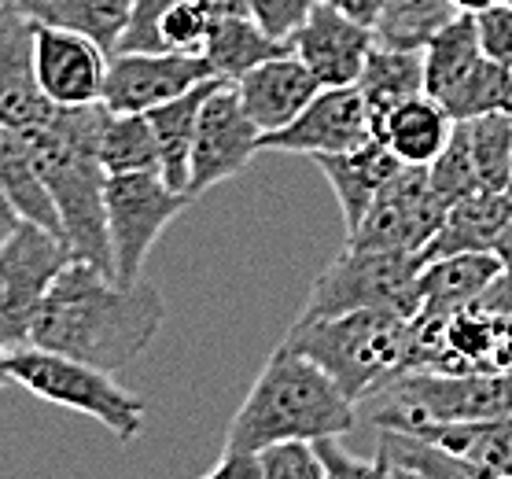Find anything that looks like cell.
I'll return each instance as SVG.
<instances>
[{
	"instance_id": "48",
	"label": "cell",
	"mask_w": 512,
	"mask_h": 479,
	"mask_svg": "<svg viewBox=\"0 0 512 479\" xmlns=\"http://www.w3.org/2000/svg\"><path fill=\"white\" fill-rule=\"evenodd\" d=\"M505 4H512V0H505Z\"/></svg>"
},
{
	"instance_id": "29",
	"label": "cell",
	"mask_w": 512,
	"mask_h": 479,
	"mask_svg": "<svg viewBox=\"0 0 512 479\" xmlns=\"http://www.w3.org/2000/svg\"><path fill=\"white\" fill-rule=\"evenodd\" d=\"M450 0H380L373 37L387 48H424L428 37L454 19Z\"/></svg>"
},
{
	"instance_id": "16",
	"label": "cell",
	"mask_w": 512,
	"mask_h": 479,
	"mask_svg": "<svg viewBox=\"0 0 512 479\" xmlns=\"http://www.w3.org/2000/svg\"><path fill=\"white\" fill-rule=\"evenodd\" d=\"M233 89L240 96V104H244L247 118L262 133H273V129L288 126L291 118L314 100L321 85L291 52H280V56L266 59V63L251 67L247 74H240Z\"/></svg>"
},
{
	"instance_id": "23",
	"label": "cell",
	"mask_w": 512,
	"mask_h": 479,
	"mask_svg": "<svg viewBox=\"0 0 512 479\" xmlns=\"http://www.w3.org/2000/svg\"><path fill=\"white\" fill-rule=\"evenodd\" d=\"M358 93L369 107L373 118V133L384 122V115L391 107H398L409 96L424 93V52L420 48H387L373 45L365 67L358 74Z\"/></svg>"
},
{
	"instance_id": "33",
	"label": "cell",
	"mask_w": 512,
	"mask_h": 479,
	"mask_svg": "<svg viewBox=\"0 0 512 479\" xmlns=\"http://www.w3.org/2000/svg\"><path fill=\"white\" fill-rule=\"evenodd\" d=\"M428 185L435 196L443 199L446 207H454L457 199L472 196V192L479 188L465 122H454V129H450V137H446V144H443V152L428 163Z\"/></svg>"
},
{
	"instance_id": "44",
	"label": "cell",
	"mask_w": 512,
	"mask_h": 479,
	"mask_svg": "<svg viewBox=\"0 0 512 479\" xmlns=\"http://www.w3.org/2000/svg\"><path fill=\"white\" fill-rule=\"evenodd\" d=\"M12 384V369H8V351L0 347V387Z\"/></svg>"
},
{
	"instance_id": "40",
	"label": "cell",
	"mask_w": 512,
	"mask_h": 479,
	"mask_svg": "<svg viewBox=\"0 0 512 479\" xmlns=\"http://www.w3.org/2000/svg\"><path fill=\"white\" fill-rule=\"evenodd\" d=\"M494 255H498V262H501V269L512 277V218L505 225H501V233L494 236V247H490Z\"/></svg>"
},
{
	"instance_id": "2",
	"label": "cell",
	"mask_w": 512,
	"mask_h": 479,
	"mask_svg": "<svg viewBox=\"0 0 512 479\" xmlns=\"http://www.w3.org/2000/svg\"><path fill=\"white\" fill-rule=\"evenodd\" d=\"M104 118L107 107L100 100L78 107L52 104L41 122L19 129V133H23L26 148H30L37 170H41L48 196L56 203L63 240L74 251V258L111 269L104 225L107 170L100 163Z\"/></svg>"
},
{
	"instance_id": "47",
	"label": "cell",
	"mask_w": 512,
	"mask_h": 479,
	"mask_svg": "<svg viewBox=\"0 0 512 479\" xmlns=\"http://www.w3.org/2000/svg\"><path fill=\"white\" fill-rule=\"evenodd\" d=\"M0 4H8V0H0Z\"/></svg>"
},
{
	"instance_id": "5",
	"label": "cell",
	"mask_w": 512,
	"mask_h": 479,
	"mask_svg": "<svg viewBox=\"0 0 512 479\" xmlns=\"http://www.w3.org/2000/svg\"><path fill=\"white\" fill-rule=\"evenodd\" d=\"M8 369H12V384H19L41 402L93 417L96 424H104L107 432L115 435L118 443H133L144 432L148 406L137 395H129L115 380V373H104L96 365L45 351L34 343L12 347Z\"/></svg>"
},
{
	"instance_id": "19",
	"label": "cell",
	"mask_w": 512,
	"mask_h": 479,
	"mask_svg": "<svg viewBox=\"0 0 512 479\" xmlns=\"http://www.w3.org/2000/svg\"><path fill=\"white\" fill-rule=\"evenodd\" d=\"M222 78H207V82L192 85L188 93L166 100V104L144 111L148 126H152L155 137V152H159V177L174 192H185L188 196V155H192V141H196V118L199 107L207 100V93Z\"/></svg>"
},
{
	"instance_id": "9",
	"label": "cell",
	"mask_w": 512,
	"mask_h": 479,
	"mask_svg": "<svg viewBox=\"0 0 512 479\" xmlns=\"http://www.w3.org/2000/svg\"><path fill=\"white\" fill-rule=\"evenodd\" d=\"M443 199L431 192L428 166L402 163L387 177L384 188L369 203L365 218L354 233H347V247H376V251H420L446 218Z\"/></svg>"
},
{
	"instance_id": "30",
	"label": "cell",
	"mask_w": 512,
	"mask_h": 479,
	"mask_svg": "<svg viewBox=\"0 0 512 479\" xmlns=\"http://www.w3.org/2000/svg\"><path fill=\"white\" fill-rule=\"evenodd\" d=\"M454 122L479 118L487 111H512V67L490 56H479L472 71L439 100Z\"/></svg>"
},
{
	"instance_id": "6",
	"label": "cell",
	"mask_w": 512,
	"mask_h": 479,
	"mask_svg": "<svg viewBox=\"0 0 512 479\" xmlns=\"http://www.w3.org/2000/svg\"><path fill=\"white\" fill-rule=\"evenodd\" d=\"M420 251H376L347 247L339 251L310 288L303 321L347 310H391L413 317L420 310Z\"/></svg>"
},
{
	"instance_id": "11",
	"label": "cell",
	"mask_w": 512,
	"mask_h": 479,
	"mask_svg": "<svg viewBox=\"0 0 512 479\" xmlns=\"http://www.w3.org/2000/svg\"><path fill=\"white\" fill-rule=\"evenodd\" d=\"M214 78L203 52H111L100 104L118 115H144Z\"/></svg>"
},
{
	"instance_id": "15",
	"label": "cell",
	"mask_w": 512,
	"mask_h": 479,
	"mask_svg": "<svg viewBox=\"0 0 512 479\" xmlns=\"http://www.w3.org/2000/svg\"><path fill=\"white\" fill-rule=\"evenodd\" d=\"M48 100L34 74V15L19 0L0 4V122L26 129L48 115Z\"/></svg>"
},
{
	"instance_id": "12",
	"label": "cell",
	"mask_w": 512,
	"mask_h": 479,
	"mask_svg": "<svg viewBox=\"0 0 512 479\" xmlns=\"http://www.w3.org/2000/svg\"><path fill=\"white\" fill-rule=\"evenodd\" d=\"M373 137V118L358 85H321L314 100L288 126L262 133V152L284 155H339Z\"/></svg>"
},
{
	"instance_id": "38",
	"label": "cell",
	"mask_w": 512,
	"mask_h": 479,
	"mask_svg": "<svg viewBox=\"0 0 512 479\" xmlns=\"http://www.w3.org/2000/svg\"><path fill=\"white\" fill-rule=\"evenodd\" d=\"M339 439H343V435H321V439H314L317 461L325 468V479H373L376 476L373 457L350 454Z\"/></svg>"
},
{
	"instance_id": "46",
	"label": "cell",
	"mask_w": 512,
	"mask_h": 479,
	"mask_svg": "<svg viewBox=\"0 0 512 479\" xmlns=\"http://www.w3.org/2000/svg\"><path fill=\"white\" fill-rule=\"evenodd\" d=\"M505 380H509V391H512V365L505 369Z\"/></svg>"
},
{
	"instance_id": "13",
	"label": "cell",
	"mask_w": 512,
	"mask_h": 479,
	"mask_svg": "<svg viewBox=\"0 0 512 479\" xmlns=\"http://www.w3.org/2000/svg\"><path fill=\"white\" fill-rule=\"evenodd\" d=\"M34 74L52 104H96L104 89L107 52L78 30L34 19Z\"/></svg>"
},
{
	"instance_id": "24",
	"label": "cell",
	"mask_w": 512,
	"mask_h": 479,
	"mask_svg": "<svg viewBox=\"0 0 512 479\" xmlns=\"http://www.w3.org/2000/svg\"><path fill=\"white\" fill-rule=\"evenodd\" d=\"M0 192L8 196L19 218L23 222H34L48 233L63 236V225H59L56 203L48 196L45 181H41V170H37L34 155L26 148L23 133L0 122Z\"/></svg>"
},
{
	"instance_id": "14",
	"label": "cell",
	"mask_w": 512,
	"mask_h": 479,
	"mask_svg": "<svg viewBox=\"0 0 512 479\" xmlns=\"http://www.w3.org/2000/svg\"><path fill=\"white\" fill-rule=\"evenodd\" d=\"M373 45V26L336 12L325 0L288 37V52L314 74L317 85H354Z\"/></svg>"
},
{
	"instance_id": "22",
	"label": "cell",
	"mask_w": 512,
	"mask_h": 479,
	"mask_svg": "<svg viewBox=\"0 0 512 479\" xmlns=\"http://www.w3.org/2000/svg\"><path fill=\"white\" fill-rule=\"evenodd\" d=\"M373 461L380 479H479L476 468L446 446L402 428H380Z\"/></svg>"
},
{
	"instance_id": "8",
	"label": "cell",
	"mask_w": 512,
	"mask_h": 479,
	"mask_svg": "<svg viewBox=\"0 0 512 479\" xmlns=\"http://www.w3.org/2000/svg\"><path fill=\"white\" fill-rule=\"evenodd\" d=\"M74 251L67 240L34 222H19L0 247V347L12 351L30 343V325L56 273Z\"/></svg>"
},
{
	"instance_id": "25",
	"label": "cell",
	"mask_w": 512,
	"mask_h": 479,
	"mask_svg": "<svg viewBox=\"0 0 512 479\" xmlns=\"http://www.w3.org/2000/svg\"><path fill=\"white\" fill-rule=\"evenodd\" d=\"M420 435H428L450 454L468 461L479 472V479L512 476V413H498L487 421L431 424Z\"/></svg>"
},
{
	"instance_id": "17",
	"label": "cell",
	"mask_w": 512,
	"mask_h": 479,
	"mask_svg": "<svg viewBox=\"0 0 512 479\" xmlns=\"http://www.w3.org/2000/svg\"><path fill=\"white\" fill-rule=\"evenodd\" d=\"M314 163L321 166L328 188L336 192V203H339V211H343V225H347V233L358 229V222L365 218L369 203L376 199V192H380L387 177L402 166L398 163V155L391 152L376 133L365 144L350 148V152L317 155Z\"/></svg>"
},
{
	"instance_id": "4",
	"label": "cell",
	"mask_w": 512,
	"mask_h": 479,
	"mask_svg": "<svg viewBox=\"0 0 512 479\" xmlns=\"http://www.w3.org/2000/svg\"><path fill=\"white\" fill-rule=\"evenodd\" d=\"M409 317L391 310H347L328 317H295L280 347L325 369L343 395L358 406L376 387L406 373Z\"/></svg>"
},
{
	"instance_id": "20",
	"label": "cell",
	"mask_w": 512,
	"mask_h": 479,
	"mask_svg": "<svg viewBox=\"0 0 512 479\" xmlns=\"http://www.w3.org/2000/svg\"><path fill=\"white\" fill-rule=\"evenodd\" d=\"M494 251H461V255L431 258L420 266V310L431 314H454L465 310L494 277H498Z\"/></svg>"
},
{
	"instance_id": "18",
	"label": "cell",
	"mask_w": 512,
	"mask_h": 479,
	"mask_svg": "<svg viewBox=\"0 0 512 479\" xmlns=\"http://www.w3.org/2000/svg\"><path fill=\"white\" fill-rule=\"evenodd\" d=\"M512 218V199L505 192L476 188L472 196L457 199L446 211L443 225L435 229L428 244L420 247V262L443 255H461V251H490L501 225Z\"/></svg>"
},
{
	"instance_id": "3",
	"label": "cell",
	"mask_w": 512,
	"mask_h": 479,
	"mask_svg": "<svg viewBox=\"0 0 512 479\" xmlns=\"http://www.w3.org/2000/svg\"><path fill=\"white\" fill-rule=\"evenodd\" d=\"M358 421V406L336 387V380L310 358L277 347L247 391L225 432V454H255L280 439H321L347 435Z\"/></svg>"
},
{
	"instance_id": "21",
	"label": "cell",
	"mask_w": 512,
	"mask_h": 479,
	"mask_svg": "<svg viewBox=\"0 0 512 479\" xmlns=\"http://www.w3.org/2000/svg\"><path fill=\"white\" fill-rule=\"evenodd\" d=\"M450 129H454V118L446 115L443 104L431 100L428 93H420L391 107L384 122L376 126V137L398 155V163L428 166L435 155L443 152Z\"/></svg>"
},
{
	"instance_id": "43",
	"label": "cell",
	"mask_w": 512,
	"mask_h": 479,
	"mask_svg": "<svg viewBox=\"0 0 512 479\" xmlns=\"http://www.w3.org/2000/svg\"><path fill=\"white\" fill-rule=\"evenodd\" d=\"M450 4H454L457 15H476L483 8H490V4H498V0H450Z\"/></svg>"
},
{
	"instance_id": "35",
	"label": "cell",
	"mask_w": 512,
	"mask_h": 479,
	"mask_svg": "<svg viewBox=\"0 0 512 479\" xmlns=\"http://www.w3.org/2000/svg\"><path fill=\"white\" fill-rule=\"evenodd\" d=\"M258 479H325L310 439H280L255 450Z\"/></svg>"
},
{
	"instance_id": "27",
	"label": "cell",
	"mask_w": 512,
	"mask_h": 479,
	"mask_svg": "<svg viewBox=\"0 0 512 479\" xmlns=\"http://www.w3.org/2000/svg\"><path fill=\"white\" fill-rule=\"evenodd\" d=\"M420 52H424V93L431 100H443L483 56L472 15H454L450 23H443L428 37V45Z\"/></svg>"
},
{
	"instance_id": "26",
	"label": "cell",
	"mask_w": 512,
	"mask_h": 479,
	"mask_svg": "<svg viewBox=\"0 0 512 479\" xmlns=\"http://www.w3.org/2000/svg\"><path fill=\"white\" fill-rule=\"evenodd\" d=\"M280 52H288V48L273 41L247 12L218 15L210 23L207 45H203V59L210 63L214 78H222V82H236L240 74H247L251 67L266 63V59L280 56Z\"/></svg>"
},
{
	"instance_id": "28",
	"label": "cell",
	"mask_w": 512,
	"mask_h": 479,
	"mask_svg": "<svg viewBox=\"0 0 512 479\" xmlns=\"http://www.w3.org/2000/svg\"><path fill=\"white\" fill-rule=\"evenodd\" d=\"M37 23L67 26L78 30L89 41L104 48L107 56L115 52V41L129 19L133 0H19Z\"/></svg>"
},
{
	"instance_id": "1",
	"label": "cell",
	"mask_w": 512,
	"mask_h": 479,
	"mask_svg": "<svg viewBox=\"0 0 512 479\" xmlns=\"http://www.w3.org/2000/svg\"><path fill=\"white\" fill-rule=\"evenodd\" d=\"M166 321V299L152 281H115V273L70 258L56 273L30 325V343L118 373L137 362Z\"/></svg>"
},
{
	"instance_id": "36",
	"label": "cell",
	"mask_w": 512,
	"mask_h": 479,
	"mask_svg": "<svg viewBox=\"0 0 512 479\" xmlns=\"http://www.w3.org/2000/svg\"><path fill=\"white\" fill-rule=\"evenodd\" d=\"M247 15L266 30L273 41L288 48V37L306 23V15L314 12L321 0H244Z\"/></svg>"
},
{
	"instance_id": "39",
	"label": "cell",
	"mask_w": 512,
	"mask_h": 479,
	"mask_svg": "<svg viewBox=\"0 0 512 479\" xmlns=\"http://www.w3.org/2000/svg\"><path fill=\"white\" fill-rule=\"evenodd\" d=\"M325 4H332L336 12L350 15V19H358L365 26H373L376 12H380V0H325Z\"/></svg>"
},
{
	"instance_id": "34",
	"label": "cell",
	"mask_w": 512,
	"mask_h": 479,
	"mask_svg": "<svg viewBox=\"0 0 512 479\" xmlns=\"http://www.w3.org/2000/svg\"><path fill=\"white\" fill-rule=\"evenodd\" d=\"M214 15L203 0H163L159 37L166 52H203Z\"/></svg>"
},
{
	"instance_id": "10",
	"label": "cell",
	"mask_w": 512,
	"mask_h": 479,
	"mask_svg": "<svg viewBox=\"0 0 512 479\" xmlns=\"http://www.w3.org/2000/svg\"><path fill=\"white\" fill-rule=\"evenodd\" d=\"M262 155V129L247 118L233 82H218L196 118V141L188 155V196L196 199L229 177L244 174Z\"/></svg>"
},
{
	"instance_id": "41",
	"label": "cell",
	"mask_w": 512,
	"mask_h": 479,
	"mask_svg": "<svg viewBox=\"0 0 512 479\" xmlns=\"http://www.w3.org/2000/svg\"><path fill=\"white\" fill-rule=\"evenodd\" d=\"M19 222H23V218H19V211H15L12 203H8V196L0 192V247H4V240L15 233V225H19Z\"/></svg>"
},
{
	"instance_id": "45",
	"label": "cell",
	"mask_w": 512,
	"mask_h": 479,
	"mask_svg": "<svg viewBox=\"0 0 512 479\" xmlns=\"http://www.w3.org/2000/svg\"><path fill=\"white\" fill-rule=\"evenodd\" d=\"M505 196L512 199V166H509V185H505Z\"/></svg>"
},
{
	"instance_id": "31",
	"label": "cell",
	"mask_w": 512,
	"mask_h": 479,
	"mask_svg": "<svg viewBox=\"0 0 512 479\" xmlns=\"http://www.w3.org/2000/svg\"><path fill=\"white\" fill-rule=\"evenodd\" d=\"M100 163H104L107 174L159 170V152H155V137L148 118L107 111L104 133H100Z\"/></svg>"
},
{
	"instance_id": "32",
	"label": "cell",
	"mask_w": 512,
	"mask_h": 479,
	"mask_svg": "<svg viewBox=\"0 0 512 479\" xmlns=\"http://www.w3.org/2000/svg\"><path fill=\"white\" fill-rule=\"evenodd\" d=\"M465 129L479 188L505 192L512 166V111H487L479 118H465Z\"/></svg>"
},
{
	"instance_id": "37",
	"label": "cell",
	"mask_w": 512,
	"mask_h": 479,
	"mask_svg": "<svg viewBox=\"0 0 512 479\" xmlns=\"http://www.w3.org/2000/svg\"><path fill=\"white\" fill-rule=\"evenodd\" d=\"M472 23H476V37L483 56L512 67V4L498 0V4H490V8L472 15Z\"/></svg>"
},
{
	"instance_id": "42",
	"label": "cell",
	"mask_w": 512,
	"mask_h": 479,
	"mask_svg": "<svg viewBox=\"0 0 512 479\" xmlns=\"http://www.w3.org/2000/svg\"><path fill=\"white\" fill-rule=\"evenodd\" d=\"M210 8V15L218 19V15H240V12H247V4L244 0H203Z\"/></svg>"
},
{
	"instance_id": "7",
	"label": "cell",
	"mask_w": 512,
	"mask_h": 479,
	"mask_svg": "<svg viewBox=\"0 0 512 479\" xmlns=\"http://www.w3.org/2000/svg\"><path fill=\"white\" fill-rule=\"evenodd\" d=\"M192 196L174 192L159 170H137V174H107L104 181V225L107 251H111V273L115 281H140V269L159 244V236L177 214L185 211Z\"/></svg>"
}]
</instances>
